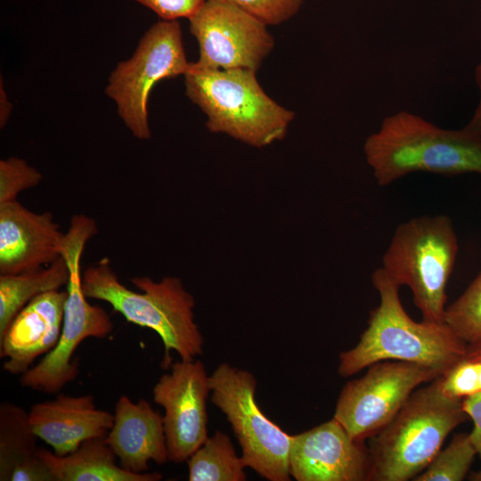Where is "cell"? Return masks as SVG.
<instances>
[{
    "mask_svg": "<svg viewBox=\"0 0 481 481\" xmlns=\"http://www.w3.org/2000/svg\"><path fill=\"white\" fill-rule=\"evenodd\" d=\"M97 232L94 218L83 214L71 218L61 249L69 270L61 332L55 346L20 375L22 387L46 394L58 393L78 374V363L72 359L78 345L87 338H105L113 330L108 313L87 301L81 285L82 254Z\"/></svg>",
    "mask_w": 481,
    "mask_h": 481,
    "instance_id": "52a82bcc",
    "label": "cell"
},
{
    "mask_svg": "<svg viewBox=\"0 0 481 481\" xmlns=\"http://www.w3.org/2000/svg\"><path fill=\"white\" fill-rule=\"evenodd\" d=\"M29 418L38 438L59 456L74 452L87 439L106 437L114 422V414L97 409L91 395H59L37 403L30 407Z\"/></svg>",
    "mask_w": 481,
    "mask_h": 481,
    "instance_id": "2e32d148",
    "label": "cell"
},
{
    "mask_svg": "<svg viewBox=\"0 0 481 481\" xmlns=\"http://www.w3.org/2000/svg\"><path fill=\"white\" fill-rule=\"evenodd\" d=\"M190 481H244L242 457L238 456L230 436L216 430L186 461Z\"/></svg>",
    "mask_w": 481,
    "mask_h": 481,
    "instance_id": "44dd1931",
    "label": "cell"
},
{
    "mask_svg": "<svg viewBox=\"0 0 481 481\" xmlns=\"http://www.w3.org/2000/svg\"><path fill=\"white\" fill-rule=\"evenodd\" d=\"M155 12L161 20L190 19L207 0H133Z\"/></svg>",
    "mask_w": 481,
    "mask_h": 481,
    "instance_id": "4316f807",
    "label": "cell"
},
{
    "mask_svg": "<svg viewBox=\"0 0 481 481\" xmlns=\"http://www.w3.org/2000/svg\"><path fill=\"white\" fill-rule=\"evenodd\" d=\"M69 280V270L61 255L46 267L17 274H1L0 338L29 302L41 294L59 290Z\"/></svg>",
    "mask_w": 481,
    "mask_h": 481,
    "instance_id": "ffe728a7",
    "label": "cell"
},
{
    "mask_svg": "<svg viewBox=\"0 0 481 481\" xmlns=\"http://www.w3.org/2000/svg\"><path fill=\"white\" fill-rule=\"evenodd\" d=\"M211 402L226 417L247 467L269 481H289L290 436L257 404V380L249 371L219 364L209 376Z\"/></svg>",
    "mask_w": 481,
    "mask_h": 481,
    "instance_id": "ba28073f",
    "label": "cell"
},
{
    "mask_svg": "<svg viewBox=\"0 0 481 481\" xmlns=\"http://www.w3.org/2000/svg\"><path fill=\"white\" fill-rule=\"evenodd\" d=\"M64 235L51 212H33L18 200L0 205V273L49 265L61 256Z\"/></svg>",
    "mask_w": 481,
    "mask_h": 481,
    "instance_id": "5bb4252c",
    "label": "cell"
},
{
    "mask_svg": "<svg viewBox=\"0 0 481 481\" xmlns=\"http://www.w3.org/2000/svg\"><path fill=\"white\" fill-rule=\"evenodd\" d=\"M371 281L379 305L371 311L368 325L355 346L339 355L338 372L347 378L385 360L412 363L441 374L467 355L468 345L445 323L412 320L404 310L399 285L382 267Z\"/></svg>",
    "mask_w": 481,
    "mask_h": 481,
    "instance_id": "6da1fadb",
    "label": "cell"
},
{
    "mask_svg": "<svg viewBox=\"0 0 481 481\" xmlns=\"http://www.w3.org/2000/svg\"><path fill=\"white\" fill-rule=\"evenodd\" d=\"M462 408L474 423L473 430L469 433L473 444L481 457V393L466 397L462 400ZM473 480H481V470L474 473Z\"/></svg>",
    "mask_w": 481,
    "mask_h": 481,
    "instance_id": "83f0119b",
    "label": "cell"
},
{
    "mask_svg": "<svg viewBox=\"0 0 481 481\" xmlns=\"http://www.w3.org/2000/svg\"><path fill=\"white\" fill-rule=\"evenodd\" d=\"M233 5L265 24L279 25L295 16L303 0H212Z\"/></svg>",
    "mask_w": 481,
    "mask_h": 481,
    "instance_id": "484cf974",
    "label": "cell"
},
{
    "mask_svg": "<svg viewBox=\"0 0 481 481\" xmlns=\"http://www.w3.org/2000/svg\"><path fill=\"white\" fill-rule=\"evenodd\" d=\"M67 290L41 294L29 302L14 317L0 338L3 369L13 375L23 374L40 355L57 344L62 328Z\"/></svg>",
    "mask_w": 481,
    "mask_h": 481,
    "instance_id": "9a60e30c",
    "label": "cell"
},
{
    "mask_svg": "<svg viewBox=\"0 0 481 481\" xmlns=\"http://www.w3.org/2000/svg\"><path fill=\"white\" fill-rule=\"evenodd\" d=\"M477 453L469 433L453 436L450 444L440 450L429 465L414 481H461L467 476Z\"/></svg>",
    "mask_w": 481,
    "mask_h": 481,
    "instance_id": "7402d4cb",
    "label": "cell"
},
{
    "mask_svg": "<svg viewBox=\"0 0 481 481\" xmlns=\"http://www.w3.org/2000/svg\"><path fill=\"white\" fill-rule=\"evenodd\" d=\"M441 372L408 362L385 360L368 366L365 374L347 381L333 418L356 441L371 438L397 414L412 392Z\"/></svg>",
    "mask_w": 481,
    "mask_h": 481,
    "instance_id": "30bf717a",
    "label": "cell"
},
{
    "mask_svg": "<svg viewBox=\"0 0 481 481\" xmlns=\"http://www.w3.org/2000/svg\"><path fill=\"white\" fill-rule=\"evenodd\" d=\"M445 396L463 400L481 393V360L465 356L434 379Z\"/></svg>",
    "mask_w": 481,
    "mask_h": 481,
    "instance_id": "cb8c5ba5",
    "label": "cell"
},
{
    "mask_svg": "<svg viewBox=\"0 0 481 481\" xmlns=\"http://www.w3.org/2000/svg\"><path fill=\"white\" fill-rule=\"evenodd\" d=\"M458 249L448 216L413 217L395 228L381 267L395 283L411 289L423 320L443 323L446 286Z\"/></svg>",
    "mask_w": 481,
    "mask_h": 481,
    "instance_id": "8992f818",
    "label": "cell"
},
{
    "mask_svg": "<svg viewBox=\"0 0 481 481\" xmlns=\"http://www.w3.org/2000/svg\"><path fill=\"white\" fill-rule=\"evenodd\" d=\"M38 436L29 412L9 402L0 405V480L55 481L40 457Z\"/></svg>",
    "mask_w": 481,
    "mask_h": 481,
    "instance_id": "ac0fdd59",
    "label": "cell"
},
{
    "mask_svg": "<svg viewBox=\"0 0 481 481\" xmlns=\"http://www.w3.org/2000/svg\"><path fill=\"white\" fill-rule=\"evenodd\" d=\"M178 20H159L139 40L133 55L111 71L105 94L130 133L149 140L148 102L151 91L162 79L184 76L190 68Z\"/></svg>",
    "mask_w": 481,
    "mask_h": 481,
    "instance_id": "9c48e42d",
    "label": "cell"
},
{
    "mask_svg": "<svg viewBox=\"0 0 481 481\" xmlns=\"http://www.w3.org/2000/svg\"><path fill=\"white\" fill-rule=\"evenodd\" d=\"M363 151L379 186L414 172L481 175L480 133L467 126L444 129L405 110L385 118L366 138Z\"/></svg>",
    "mask_w": 481,
    "mask_h": 481,
    "instance_id": "7a4b0ae2",
    "label": "cell"
},
{
    "mask_svg": "<svg viewBox=\"0 0 481 481\" xmlns=\"http://www.w3.org/2000/svg\"><path fill=\"white\" fill-rule=\"evenodd\" d=\"M466 356L476 360H481V345L470 347L468 346Z\"/></svg>",
    "mask_w": 481,
    "mask_h": 481,
    "instance_id": "4dcf8cb0",
    "label": "cell"
},
{
    "mask_svg": "<svg viewBox=\"0 0 481 481\" xmlns=\"http://www.w3.org/2000/svg\"><path fill=\"white\" fill-rule=\"evenodd\" d=\"M183 77L186 96L207 116L212 133L262 148L282 140L295 117L265 94L256 71L206 69L191 62Z\"/></svg>",
    "mask_w": 481,
    "mask_h": 481,
    "instance_id": "277c9868",
    "label": "cell"
},
{
    "mask_svg": "<svg viewBox=\"0 0 481 481\" xmlns=\"http://www.w3.org/2000/svg\"><path fill=\"white\" fill-rule=\"evenodd\" d=\"M369 469L363 442L334 418L290 436L289 472L297 481H364Z\"/></svg>",
    "mask_w": 481,
    "mask_h": 481,
    "instance_id": "4fadbf2b",
    "label": "cell"
},
{
    "mask_svg": "<svg viewBox=\"0 0 481 481\" xmlns=\"http://www.w3.org/2000/svg\"><path fill=\"white\" fill-rule=\"evenodd\" d=\"M444 322L467 345H481V272L446 307Z\"/></svg>",
    "mask_w": 481,
    "mask_h": 481,
    "instance_id": "603a6c76",
    "label": "cell"
},
{
    "mask_svg": "<svg viewBox=\"0 0 481 481\" xmlns=\"http://www.w3.org/2000/svg\"><path fill=\"white\" fill-rule=\"evenodd\" d=\"M467 418L462 401L443 395L434 379L428 386L416 388L395 418L371 437L368 480L413 479Z\"/></svg>",
    "mask_w": 481,
    "mask_h": 481,
    "instance_id": "5b68a950",
    "label": "cell"
},
{
    "mask_svg": "<svg viewBox=\"0 0 481 481\" xmlns=\"http://www.w3.org/2000/svg\"><path fill=\"white\" fill-rule=\"evenodd\" d=\"M170 367V372L159 378L152 396L165 411L163 426L168 461L182 463L208 437L209 376L200 360H181Z\"/></svg>",
    "mask_w": 481,
    "mask_h": 481,
    "instance_id": "7c38bea8",
    "label": "cell"
},
{
    "mask_svg": "<svg viewBox=\"0 0 481 481\" xmlns=\"http://www.w3.org/2000/svg\"><path fill=\"white\" fill-rule=\"evenodd\" d=\"M475 78L480 92V99L471 120L466 126L469 129L481 134V61L476 68Z\"/></svg>",
    "mask_w": 481,
    "mask_h": 481,
    "instance_id": "f1b7e54d",
    "label": "cell"
},
{
    "mask_svg": "<svg viewBox=\"0 0 481 481\" xmlns=\"http://www.w3.org/2000/svg\"><path fill=\"white\" fill-rule=\"evenodd\" d=\"M43 175L24 159L10 157L0 160V205L17 200L18 195L40 183Z\"/></svg>",
    "mask_w": 481,
    "mask_h": 481,
    "instance_id": "d4e9b609",
    "label": "cell"
},
{
    "mask_svg": "<svg viewBox=\"0 0 481 481\" xmlns=\"http://www.w3.org/2000/svg\"><path fill=\"white\" fill-rule=\"evenodd\" d=\"M105 439L119 465L129 472H148L151 461L159 465L168 461L163 416L144 399L134 403L126 395L118 399Z\"/></svg>",
    "mask_w": 481,
    "mask_h": 481,
    "instance_id": "e0dca14e",
    "label": "cell"
},
{
    "mask_svg": "<svg viewBox=\"0 0 481 481\" xmlns=\"http://www.w3.org/2000/svg\"><path fill=\"white\" fill-rule=\"evenodd\" d=\"M39 454L55 481H159V473L135 474L117 464V456L105 437L84 441L74 452L59 456L40 448Z\"/></svg>",
    "mask_w": 481,
    "mask_h": 481,
    "instance_id": "d6986e66",
    "label": "cell"
},
{
    "mask_svg": "<svg viewBox=\"0 0 481 481\" xmlns=\"http://www.w3.org/2000/svg\"><path fill=\"white\" fill-rule=\"evenodd\" d=\"M3 80L0 83V127L3 128L6 125L12 113V105L9 101L6 92L3 87Z\"/></svg>",
    "mask_w": 481,
    "mask_h": 481,
    "instance_id": "f546056e",
    "label": "cell"
},
{
    "mask_svg": "<svg viewBox=\"0 0 481 481\" xmlns=\"http://www.w3.org/2000/svg\"><path fill=\"white\" fill-rule=\"evenodd\" d=\"M130 281L140 292L119 281L107 257L86 268L81 276L87 298L109 303L127 322L149 328L159 336L165 348L162 365H171L172 350L183 361L200 355L204 338L194 321L195 300L182 281L175 276H166L159 281L136 276Z\"/></svg>",
    "mask_w": 481,
    "mask_h": 481,
    "instance_id": "3957f363",
    "label": "cell"
},
{
    "mask_svg": "<svg viewBox=\"0 0 481 481\" xmlns=\"http://www.w3.org/2000/svg\"><path fill=\"white\" fill-rule=\"evenodd\" d=\"M188 20L202 68L257 72L274 47L266 24L225 3L207 0Z\"/></svg>",
    "mask_w": 481,
    "mask_h": 481,
    "instance_id": "8fae6325",
    "label": "cell"
}]
</instances>
